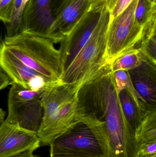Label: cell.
I'll list each match as a JSON object with an SVG mask.
<instances>
[{
    "label": "cell",
    "instance_id": "1",
    "mask_svg": "<svg viewBox=\"0 0 156 157\" xmlns=\"http://www.w3.org/2000/svg\"><path fill=\"white\" fill-rule=\"evenodd\" d=\"M77 96L78 120L87 117L104 124L113 157H135V136L123 113L110 65L82 85Z\"/></svg>",
    "mask_w": 156,
    "mask_h": 157
},
{
    "label": "cell",
    "instance_id": "2",
    "mask_svg": "<svg viewBox=\"0 0 156 157\" xmlns=\"http://www.w3.org/2000/svg\"><path fill=\"white\" fill-rule=\"evenodd\" d=\"M8 49L49 83L61 84L63 73L61 54L50 40L24 33L3 39Z\"/></svg>",
    "mask_w": 156,
    "mask_h": 157
},
{
    "label": "cell",
    "instance_id": "3",
    "mask_svg": "<svg viewBox=\"0 0 156 157\" xmlns=\"http://www.w3.org/2000/svg\"><path fill=\"white\" fill-rule=\"evenodd\" d=\"M49 146L50 155L113 157L104 124L89 118L80 119Z\"/></svg>",
    "mask_w": 156,
    "mask_h": 157
},
{
    "label": "cell",
    "instance_id": "4",
    "mask_svg": "<svg viewBox=\"0 0 156 157\" xmlns=\"http://www.w3.org/2000/svg\"><path fill=\"white\" fill-rule=\"evenodd\" d=\"M110 13L103 6L100 20L84 47L70 67L63 73L61 82L80 87L99 75L110 64L106 58Z\"/></svg>",
    "mask_w": 156,
    "mask_h": 157
},
{
    "label": "cell",
    "instance_id": "5",
    "mask_svg": "<svg viewBox=\"0 0 156 157\" xmlns=\"http://www.w3.org/2000/svg\"><path fill=\"white\" fill-rule=\"evenodd\" d=\"M138 1L133 0L119 15L110 17L106 48V58L109 64L123 53L140 46L143 28L135 17Z\"/></svg>",
    "mask_w": 156,
    "mask_h": 157
},
{
    "label": "cell",
    "instance_id": "6",
    "mask_svg": "<svg viewBox=\"0 0 156 157\" xmlns=\"http://www.w3.org/2000/svg\"><path fill=\"white\" fill-rule=\"evenodd\" d=\"M11 85L5 121L37 133L43 114L41 97L43 91L30 90L15 83Z\"/></svg>",
    "mask_w": 156,
    "mask_h": 157
},
{
    "label": "cell",
    "instance_id": "7",
    "mask_svg": "<svg viewBox=\"0 0 156 157\" xmlns=\"http://www.w3.org/2000/svg\"><path fill=\"white\" fill-rule=\"evenodd\" d=\"M79 90L72 85L61 84L46 88L42 92V120L37 134L40 146H50L56 139L57 124L61 108L78 94Z\"/></svg>",
    "mask_w": 156,
    "mask_h": 157
},
{
    "label": "cell",
    "instance_id": "8",
    "mask_svg": "<svg viewBox=\"0 0 156 157\" xmlns=\"http://www.w3.org/2000/svg\"><path fill=\"white\" fill-rule=\"evenodd\" d=\"M103 6L100 3L93 2L90 11L60 42L59 50L63 73L71 65L91 36L100 20Z\"/></svg>",
    "mask_w": 156,
    "mask_h": 157
},
{
    "label": "cell",
    "instance_id": "9",
    "mask_svg": "<svg viewBox=\"0 0 156 157\" xmlns=\"http://www.w3.org/2000/svg\"><path fill=\"white\" fill-rule=\"evenodd\" d=\"M60 0H28L22 14L19 33L49 39L53 13Z\"/></svg>",
    "mask_w": 156,
    "mask_h": 157
},
{
    "label": "cell",
    "instance_id": "10",
    "mask_svg": "<svg viewBox=\"0 0 156 157\" xmlns=\"http://www.w3.org/2000/svg\"><path fill=\"white\" fill-rule=\"evenodd\" d=\"M0 68L5 73L12 83L34 91H44L56 86L49 83L40 75L27 66L14 55L0 37Z\"/></svg>",
    "mask_w": 156,
    "mask_h": 157
},
{
    "label": "cell",
    "instance_id": "11",
    "mask_svg": "<svg viewBox=\"0 0 156 157\" xmlns=\"http://www.w3.org/2000/svg\"><path fill=\"white\" fill-rule=\"evenodd\" d=\"M93 0H60L53 13L49 39L60 43L90 11Z\"/></svg>",
    "mask_w": 156,
    "mask_h": 157
},
{
    "label": "cell",
    "instance_id": "12",
    "mask_svg": "<svg viewBox=\"0 0 156 157\" xmlns=\"http://www.w3.org/2000/svg\"><path fill=\"white\" fill-rule=\"evenodd\" d=\"M36 133L22 129L5 121L0 127V157H12L40 147Z\"/></svg>",
    "mask_w": 156,
    "mask_h": 157
},
{
    "label": "cell",
    "instance_id": "13",
    "mask_svg": "<svg viewBox=\"0 0 156 157\" xmlns=\"http://www.w3.org/2000/svg\"><path fill=\"white\" fill-rule=\"evenodd\" d=\"M128 71L139 95L147 104L156 106V64L145 60Z\"/></svg>",
    "mask_w": 156,
    "mask_h": 157
},
{
    "label": "cell",
    "instance_id": "14",
    "mask_svg": "<svg viewBox=\"0 0 156 157\" xmlns=\"http://www.w3.org/2000/svg\"><path fill=\"white\" fill-rule=\"evenodd\" d=\"M136 147L156 143V107L150 106L143 113V120L135 132Z\"/></svg>",
    "mask_w": 156,
    "mask_h": 157
},
{
    "label": "cell",
    "instance_id": "15",
    "mask_svg": "<svg viewBox=\"0 0 156 157\" xmlns=\"http://www.w3.org/2000/svg\"><path fill=\"white\" fill-rule=\"evenodd\" d=\"M118 95L124 115L135 136V132L142 122L143 113L127 90H122Z\"/></svg>",
    "mask_w": 156,
    "mask_h": 157
},
{
    "label": "cell",
    "instance_id": "16",
    "mask_svg": "<svg viewBox=\"0 0 156 157\" xmlns=\"http://www.w3.org/2000/svg\"><path fill=\"white\" fill-rule=\"evenodd\" d=\"M145 60H148L137 47L116 58L111 63L110 67L113 73L118 71H129L140 66Z\"/></svg>",
    "mask_w": 156,
    "mask_h": 157
},
{
    "label": "cell",
    "instance_id": "17",
    "mask_svg": "<svg viewBox=\"0 0 156 157\" xmlns=\"http://www.w3.org/2000/svg\"><path fill=\"white\" fill-rule=\"evenodd\" d=\"M114 73L118 93L122 90H127L143 113L151 106L147 104L139 95L134 86L128 71H118Z\"/></svg>",
    "mask_w": 156,
    "mask_h": 157
},
{
    "label": "cell",
    "instance_id": "18",
    "mask_svg": "<svg viewBox=\"0 0 156 157\" xmlns=\"http://www.w3.org/2000/svg\"><path fill=\"white\" fill-rule=\"evenodd\" d=\"M156 5L150 0H138L135 17L143 28L156 25Z\"/></svg>",
    "mask_w": 156,
    "mask_h": 157
},
{
    "label": "cell",
    "instance_id": "19",
    "mask_svg": "<svg viewBox=\"0 0 156 157\" xmlns=\"http://www.w3.org/2000/svg\"><path fill=\"white\" fill-rule=\"evenodd\" d=\"M22 2L23 0H15L12 20L9 25L5 26L6 36H13L19 33L21 17L24 9Z\"/></svg>",
    "mask_w": 156,
    "mask_h": 157
},
{
    "label": "cell",
    "instance_id": "20",
    "mask_svg": "<svg viewBox=\"0 0 156 157\" xmlns=\"http://www.w3.org/2000/svg\"><path fill=\"white\" fill-rule=\"evenodd\" d=\"M139 48L148 61L156 64V32L144 36Z\"/></svg>",
    "mask_w": 156,
    "mask_h": 157
},
{
    "label": "cell",
    "instance_id": "21",
    "mask_svg": "<svg viewBox=\"0 0 156 157\" xmlns=\"http://www.w3.org/2000/svg\"><path fill=\"white\" fill-rule=\"evenodd\" d=\"M107 8L111 18L116 17L123 12L133 0H96Z\"/></svg>",
    "mask_w": 156,
    "mask_h": 157
},
{
    "label": "cell",
    "instance_id": "22",
    "mask_svg": "<svg viewBox=\"0 0 156 157\" xmlns=\"http://www.w3.org/2000/svg\"><path fill=\"white\" fill-rule=\"evenodd\" d=\"M15 0H2L0 2V20L5 26L11 23Z\"/></svg>",
    "mask_w": 156,
    "mask_h": 157
},
{
    "label": "cell",
    "instance_id": "23",
    "mask_svg": "<svg viewBox=\"0 0 156 157\" xmlns=\"http://www.w3.org/2000/svg\"><path fill=\"white\" fill-rule=\"evenodd\" d=\"M11 83L10 78L0 68V90L11 85Z\"/></svg>",
    "mask_w": 156,
    "mask_h": 157
},
{
    "label": "cell",
    "instance_id": "24",
    "mask_svg": "<svg viewBox=\"0 0 156 157\" xmlns=\"http://www.w3.org/2000/svg\"><path fill=\"white\" fill-rule=\"evenodd\" d=\"M12 157H39L38 156L36 155H34V151L32 150H28V151H25L24 153H21L19 155L15 156Z\"/></svg>",
    "mask_w": 156,
    "mask_h": 157
},
{
    "label": "cell",
    "instance_id": "25",
    "mask_svg": "<svg viewBox=\"0 0 156 157\" xmlns=\"http://www.w3.org/2000/svg\"><path fill=\"white\" fill-rule=\"evenodd\" d=\"M5 113L4 111L1 108H0V127L2 126L4 123L5 117Z\"/></svg>",
    "mask_w": 156,
    "mask_h": 157
},
{
    "label": "cell",
    "instance_id": "26",
    "mask_svg": "<svg viewBox=\"0 0 156 157\" xmlns=\"http://www.w3.org/2000/svg\"><path fill=\"white\" fill-rule=\"evenodd\" d=\"M135 157H156V155H145L140 153H136Z\"/></svg>",
    "mask_w": 156,
    "mask_h": 157
},
{
    "label": "cell",
    "instance_id": "27",
    "mask_svg": "<svg viewBox=\"0 0 156 157\" xmlns=\"http://www.w3.org/2000/svg\"><path fill=\"white\" fill-rule=\"evenodd\" d=\"M50 157H84L58 155H50Z\"/></svg>",
    "mask_w": 156,
    "mask_h": 157
},
{
    "label": "cell",
    "instance_id": "28",
    "mask_svg": "<svg viewBox=\"0 0 156 157\" xmlns=\"http://www.w3.org/2000/svg\"><path fill=\"white\" fill-rule=\"evenodd\" d=\"M151 2H153L156 3V0H150Z\"/></svg>",
    "mask_w": 156,
    "mask_h": 157
},
{
    "label": "cell",
    "instance_id": "29",
    "mask_svg": "<svg viewBox=\"0 0 156 157\" xmlns=\"http://www.w3.org/2000/svg\"><path fill=\"white\" fill-rule=\"evenodd\" d=\"M1 1H2V0H0V2H1Z\"/></svg>",
    "mask_w": 156,
    "mask_h": 157
}]
</instances>
